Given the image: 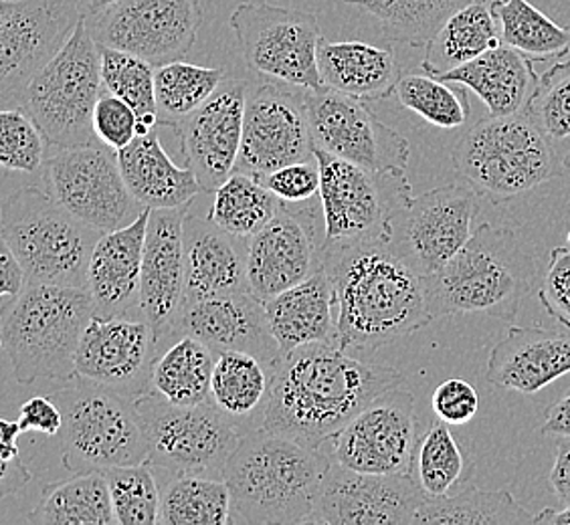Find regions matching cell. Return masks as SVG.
Masks as SVG:
<instances>
[{"mask_svg":"<svg viewBox=\"0 0 570 525\" xmlns=\"http://www.w3.org/2000/svg\"><path fill=\"white\" fill-rule=\"evenodd\" d=\"M391 366L358 360L336 341H316L282 354L272 366L264 427L320 449L364 406L401 386Z\"/></svg>","mask_w":570,"mask_h":525,"instance_id":"obj_1","label":"cell"},{"mask_svg":"<svg viewBox=\"0 0 570 525\" xmlns=\"http://www.w3.org/2000/svg\"><path fill=\"white\" fill-rule=\"evenodd\" d=\"M336 291V338L348 354H373L433 321L425 279L384 242L326 247Z\"/></svg>","mask_w":570,"mask_h":525,"instance_id":"obj_2","label":"cell"},{"mask_svg":"<svg viewBox=\"0 0 570 525\" xmlns=\"http://www.w3.org/2000/svg\"><path fill=\"white\" fill-rule=\"evenodd\" d=\"M330 467L322 449L265 427L242 437L223 479L229 487V525L307 524Z\"/></svg>","mask_w":570,"mask_h":525,"instance_id":"obj_3","label":"cell"},{"mask_svg":"<svg viewBox=\"0 0 570 525\" xmlns=\"http://www.w3.org/2000/svg\"><path fill=\"white\" fill-rule=\"evenodd\" d=\"M537 257L512 229L482 222L438 274L423 277L433 319L488 316L514 319L540 284Z\"/></svg>","mask_w":570,"mask_h":525,"instance_id":"obj_4","label":"cell"},{"mask_svg":"<svg viewBox=\"0 0 570 525\" xmlns=\"http://www.w3.org/2000/svg\"><path fill=\"white\" fill-rule=\"evenodd\" d=\"M96 316L88 287L27 285L2 309L0 339L22 386L76 378L79 344Z\"/></svg>","mask_w":570,"mask_h":525,"instance_id":"obj_5","label":"cell"},{"mask_svg":"<svg viewBox=\"0 0 570 525\" xmlns=\"http://www.w3.org/2000/svg\"><path fill=\"white\" fill-rule=\"evenodd\" d=\"M550 142L527 111L490 116L461 136L451 160L465 185L500 205L567 170Z\"/></svg>","mask_w":570,"mask_h":525,"instance_id":"obj_6","label":"cell"},{"mask_svg":"<svg viewBox=\"0 0 570 525\" xmlns=\"http://www.w3.org/2000/svg\"><path fill=\"white\" fill-rule=\"evenodd\" d=\"M0 235L24 267L27 285L88 287L101 232L69 215L47 190L27 187L4 198Z\"/></svg>","mask_w":570,"mask_h":525,"instance_id":"obj_7","label":"cell"},{"mask_svg":"<svg viewBox=\"0 0 570 525\" xmlns=\"http://www.w3.org/2000/svg\"><path fill=\"white\" fill-rule=\"evenodd\" d=\"M98 41L89 29L88 14L56 59L35 76L19 110L41 130L57 150L94 143V111L104 91Z\"/></svg>","mask_w":570,"mask_h":525,"instance_id":"obj_8","label":"cell"},{"mask_svg":"<svg viewBox=\"0 0 570 525\" xmlns=\"http://www.w3.org/2000/svg\"><path fill=\"white\" fill-rule=\"evenodd\" d=\"M61 413V455L69 473L106 470L148 460V443L134 398L73 378L51 394Z\"/></svg>","mask_w":570,"mask_h":525,"instance_id":"obj_9","label":"cell"},{"mask_svg":"<svg viewBox=\"0 0 570 525\" xmlns=\"http://www.w3.org/2000/svg\"><path fill=\"white\" fill-rule=\"evenodd\" d=\"M326 247L391 241L393 219L413 198L406 172L373 170L316 150Z\"/></svg>","mask_w":570,"mask_h":525,"instance_id":"obj_10","label":"cell"},{"mask_svg":"<svg viewBox=\"0 0 570 525\" xmlns=\"http://www.w3.org/2000/svg\"><path fill=\"white\" fill-rule=\"evenodd\" d=\"M136 410L148 443V465L165 475L220 477L243 433L213 403L178 406L156 390L138 396Z\"/></svg>","mask_w":570,"mask_h":525,"instance_id":"obj_11","label":"cell"},{"mask_svg":"<svg viewBox=\"0 0 570 525\" xmlns=\"http://www.w3.org/2000/svg\"><path fill=\"white\" fill-rule=\"evenodd\" d=\"M229 24L255 76L314 91L324 89L318 69L324 34L316 12L243 2L230 14Z\"/></svg>","mask_w":570,"mask_h":525,"instance_id":"obj_12","label":"cell"},{"mask_svg":"<svg viewBox=\"0 0 570 525\" xmlns=\"http://www.w3.org/2000/svg\"><path fill=\"white\" fill-rule=\"evenodd\" d=\"M45 190L77 220L98 232L132 225L142 215V202L134 197L121 176L118 152L99 146L57 150L43 168Z\"/></svg>","mask_w":570,"mask_h":525,"instance_id":"obj_13","label":"cell"},{"mask_svg":"<svg viewBox=\"0 0 570 525\" xmlns=\"http://www.w3.org/2000/svg\"><path fill=\"white\" fill-rule=\"evenodd\" d=\"M88 14L83 0H2L0 2V96L19 108L35 76L56 59Z\"/></svg>","mask_w":570,"mask_h":525,"instance_id":"obj_14","label":"cell"},{"mask_svg":"<svg viewBox=\"0 0 570 525\" xmlns=\"http://www.w3.org/2000/svg\"><path fill=\"white\" fill-rule=\"evenodd\" d=\"M419 438L415 396L401 384L364 406L320 449L346 469L371 475H413Z\"/></svg>","mask_w":570,"mask_h":525,"instance_id":"obj_15","label":"cell"},{"mask_svg":"<svg viewBox=\"0 0 570 525\" xmlns=\"http://www.w3.org/2000/svg\"><path fill=\"white\" fill-rule=\"evenodd\" d=\"M480 200L465 182L411 198L393 219L389 247L421 277L438 274L472 239Z\"/></svg>","mask_w":570,"mask_h":525,"instance_id":"obj_16","label":"cell"},{"mask_svg":"<svg viewBox=\"0 0 570 525\" xmlns=\"http://www.w3.org/2000/svg\"><path fill=\"white\" fill-rule=\"evenodd\" d=\"M316 156L307 120V89L265 81L247 86L237 170L264 178L282 166Z\"/></svg>","mask_w":570,"mask_h":525,"instance_id":"obj_17","label":"cell"},{"mask_svg":"<svg viewBox=\"0 0 570 525\" xmlns=\"http://www.w3.org/2000/svg\"><path fill=\"white\" fill-rule=\"evenodd\" d=\"M322 205L279 202L272 222L247 239V279L262 301L324 269L326 235L320 232Z\"/></svg>","mask_w":570,"mask_h":525,"instance_id":"obj_18","label":"cell"},{"mask_svg":"<svg viewBox=\"0 0 570 525\" xmlns=\"http://www.w3.org/2000/svg\"><path fill=\"white\" fill-rule=\"evenodd\" d=\"M205 12L200 0H118L91 14L99 44L142 57L154 67L180 61L197 41Z\"/></svg>","mask_w":570,"mask_h":525,"instance_id":"obj_19","label":"cell"},{"mask_svg":"<svg viewBox=\"0 0 570 525\" xmlns=\"http://www.w3.org/2000/svg\"><path fill=\"white\" fill-rule=\"evenodd\" d=\"M307 120L316 150L373 170L406 172L411 146L374 116L368 101L330 88L307 89Z\"/></svg>","mask_w":570,"mask_h":525,"instance_id":"obj_20","label":"cell"},{"mask_svg":"<svg viewBox=\"0 0 570 525\" xmlns=\"http://www.w3.org/2000/svg\"><path fill=\"white\" fill-rule=\"evenodd\" d=\"M163 348L146 319L96 314L77 350L76 378L136 400L153 390L154 361Z\"/></svg>","mask_w":570,"mask_h":525,"instance_id":"obj_21","label":"cell"},{"mask_svg":"<svg viewBox=\"0 0 570 525\" xmlns=\"http://www.w3.org/2000/svg\"><path fill=\"white\" fill-rule=\"evenodd\" d=\"M425 499L413 475H371L330 460L318 504L307 524H417Z\"/></svg>","mask_w":570,"mask_h":525,"instance_id":"obj_22","label":"cell"},{"mask_svg":"<svg viewBox=\"0 0 570 525\" xmlns=\"http://www.w3.org/2000/svg\"><path fill=\"white\" fill-rule=\"evenodd\" d=\"M247 81L225 77L195 113L176 123L187 166L203 192L213 195L237 170L242 153Z\"/></svg>","mask_w":570,"mask_h":525,"instance_id":"obj_23","label":"cell"},{"mask_svg":"<svg viewBox=\"0 0 570 525\" xmlns=\"http://www.w3.org/2000/svg\"><path fill=\"white\" fill-rule=\"evenodd\" d=\"M188 207L153 208L144 242L140 316L160 344L176 339L175 326L185 306V219Z\"/></svg>","mask_w":570,"mask_h":525,"instance_id":"obj_24","label":"cell"},{"mask_svg":"<svg viewBox=\"0 0 570 525\" xmlns=\"http://www.w3.org/2000/svg\"><path fill=\"white\" fill-rule=\"evenodd\" d=\"M175 336L197 338L215 354L245 351L267 366H274L282 356L265 304L252 289L185 301Z\"/></svg>","mask_w":570,"mask_h":525,"instance_id":"obj_25","label":"cell"},{"mask_svg":"<svg viewBox=\"0 0 570 525\" xmlns=\"http://www.w3.org/2000/svg\"><path fill=\"white\" fill-rule=\"evenodd\" d=\"M144 210L132 225L104 232L94 247L88 269V289L96 301L98 316H140L144 242L150 220Z\"/></svg>","mask_w":570,"mask_h":525,"instance_id":"obj_26","label":"cell"},{"mask_svg":"<svg viewBox=\"0 0 570 525\" xmlns=\"http://www.w3.org/2000/svg\"><path fill=\"white\" fill-rule=\"evenodd\" d=\"M570 374V328L512 326L495 344L485 376L490 383L522 394H537Z\"/></svg>","mask_w":570,"mask_h":525,"instance_id":"obj_27","label":"cell"},{"mask_svg":"<svg viewBox=\"0 0 570 525\" xmlns=\"http://www.w3.org/2000/svg\"><path fill=\"white\" fill-rule=\"evenodd\" d=\"M247 239L188 212L185 219V301L247 291Z\"/></svg>","mask_w":570,"mask_h":525,"instance_id":"obj_28","label":"cell"},{"mask_svg":"<svg viewBox=\"0 0 570 525\" xmlns=\"http://www.w3.org/2000/svg\"><path fill=\"white\" fill-rule=\"evenodd\" d=\"M439 79L455 81L473 91L485 103L490 116H514L527 111L528 101L540 81L534 61L504 43L495 44L483 56Z\"/></svg>","mask_w":570,"mask_h":525,"instance_id":"obj_29","label":"cell"},{"mask_svg":"<svg viewBox=\"0 0 570 525\" xmlns=\"http://www.w3.org/2000/svg\"><path fill=\"white\" fill-rule=\"evenodd\" d=\"M265 309L282 354L336 338V291L326 269L272 297Z\"/></svg>","mask_w":570,"mask_h":525,"instance_id":"obj_30","label":"cell"},{"mask_svg":"<svg viewBox=\"0 0 570 525\" xmlns=\"http://www.w3.org/2000/svg\"><path fill=\"white\" fill-rule=\"evenodd\" d=\"M318 69L324 88L364 101L389 98L403 77L391 47H376L366 41L322 39Z\"/></svg>","mask_w":570,"mask_h":525,"instance_id":"obj_31","label":"cell"},{"mask_svg":"<svg viewBox=\"0 0 570 525\" xmlns=\"http://www.w3.org/2000/svg\"><path fill=\"white\" fill-rule=\"evenodd\" d=\"M160 126L138 136L118 152L121 176L134 197L148 208H178L203 192L188 166H176L160 142Z\"/></svg>","mask_w":570,"mask_h":525,"instance_id":"obj_32","label":"cell"},{"mask_svg":"<svg viewBox=\"0 0 570 525\" xmlns=\"http://www.w3.org/2000/svg\"><path fill=\"white\" fill-rule=\"evenodd\" d=\"M272 393V366L245 351L217 354L210 403L229 418L243 435L264 427L265 408Z\"/></svg>","mask_w":570,"mask_h":525,"instance_id":"obj_33","label":"cell"},{"mask_svg":"<svg viewBox=\"0 0 570 525\" xmlns=\"http://www.w3.org/2000/svg\"><path fill=\"white\" fill-rule=\"evenodd\" d=\"M500 43L502 39L494 12L485 0H475L453 12L438 33L431 37L425 44L421 69L429 76L441 77Z\"/></svg>","mask_w":570,"mask_h":525,"instance_id":"obj_34","label":"cell"},{"mask_svg":"<svg viewBox=\"0 0 570 525\" xmlns=\"http://www.w3.org/2000/svg\"><path fill=\"white\" fill-rule=\"evenodd\" d=\"M37 525H118L110 485L101 470L73 473L63 482L45 485L41 502L29 514Z\"/></svg>","mask_w":570,"mask_h":525,"instance_id":"obj_35","label":"cell"},{"mask_svg":"<svg viewBox=\"0 0 570 525\" xmlns=\"http://www.w3.org/2000/svg\"><path fill=\"white\" fill-rule=\"evenodd\" d=\"M217 354L190 336L176 338L154 361L153 390L168 403L197 406L210 400Z\"/></svg>","mask_w":570,"mask_h":525,"instance_id":"obj_36","label":"cell"},{"mask_svg":"<svg viewBox=\"0 0 570 525\" xmlns=\"http://www.w3.org/2000/svg\"><path fill=\"white\" fill-rule=\"evenodd\" d=\"M450 427L435 420L419 438L413 479L429 499H445L468 489L475 469Z\"/></svg>","mask_w":570,"mask_h":525,"instance_id":"obj_37","label":"cell"},{"mask_svg":"<svg viewBox=\"0 0 570 525\" xmlns=\"http://www.w3.org/2000/svg\"><path fill=\"white\" fill-rule=\"evenodd\" d=\"M490 9L500 27V39L508 47L532 61L569 56L570 27L552 21L528 0H492Z\"/></svg>","mask_w":570,"mask_h":525,"instance_id":"obj_38","label":"cell"},{"mask_svg":"<svg viewBox=\"0 0 570 525\" xmlns=\"http://www.w3.org/2000/svg\"><path fill=\"white\" fill-rule=\"evenodd\" d=\"M381 22L384 37L409 47H425L453 12L475 0H344Z\"/></svg>","mask_w":570,"mask_h":525,"instance_id":"obj_39","label":"cell"},{"mask_svg":"<svg viewBox=\"0 0 570 525\" xmlns=\"http://www.w3.org/2000/svg\"><path fill=\"white\" fill-rule=\"evenodd\" d=\"M160 489V524H229L230 497L225 479L207 475H166Z\"/></svg>","mask_w":570,"mask_h":525,"instance_id":"obj_40","label":"cell"},{"mask_svg":"<svg viewBox=\"0 0 570 525\" xmlns=\"http://www.w3.org/2000/svg\"><path fill=\"white\" fill-rule=\"evenodd\" d=\"M279 202L282 200L272 195L259 178L235 170L213 192L209 219L230 235L249 239L272 222Z\"/></svg>","mask_w":570,"mask_h":525,"instance_id":"obj_41","label":"cell"},{"mask_svg":"<svg viewBox=\"0 0 570 525\" xmlns=\"http://www.w3.org/2000/svg\"><path fill=\"white\" fill-rule=\"evenodd\" d=\"M417 524L505 525L534 524V515L505 489L482 492L468 487L445 499H425L417 514Z\"/></svg>","mask_w":570,"mask_h":525,"instance_id":"obj_42","label":"cell"},{"mask_svg":"<svg viewBox=\"0 0 570 525\" xmlns=\"http://www.w3.org/2000/svg\"><path fill=\"white\" fill-rule=\"evenodd\" d=\"M104 89L124 99L138 113V136L160 126L156 103V67L142 57L99 44Z\"/></svg>","mask_w":570,"mask_h":525,"instance_id":"obj_43","label":"cell"},{"mask_svg":"<svg viewBox=\"0 0 570 525\" xmlns=\"http://www.w3.org/2000/svg\"><path fill=\"white\" fill-rule=\"evenodd\" d=\"M225 69L173 61L156 67V103L160 126L175 128L219 89Z\"/></svg>","mask_w":570,"mask_h":525,"instance_id":"obj_44","label":"cell"},{"mask_svg":"<svg viewBox=\"0 0 570 525\" xmlns=\"http://www.w3.org/2000/svg\"><path fill=\"white\" fill-rule=\"evenodd\" d=\"M396 98L431 126L455 130L470 120L468 88L429 73H409L396 83Z\"/></svg>","mask_w":570,"mask_h":525,"instance_id":"obj_45","label":"cell"},{"mask_svg":"<svg viewBox=\"0 0 570 525\" xmlns=\"http://www.w3.org/2000/svg\"><path fill=\"white\" fill-rule=\"evenodd\" d=\"M110 485L118 525L160 524L163 489L148 463L101 470Z\"/></svg>","mask_w":570,"mask_h":525,"instance_id":"obj_46","label":"cell"},{"mask_svg":"<svg viewBox=\"0 0 570 525\" xmlns=\"http://www.w3.org/2000/svg\"><path fill=\"white\" fill-rule=\"evenodd\" d=\"M43 133L24 111L19 108H4L0 111V162L7 170L35 175L43 172Z\"/></svg>","mask_w":570,"mask_h":525,"instance_id":"obj_47","label":"cell"},{"mask_svg":"<svg viewBox=\"0 0 570 525\" xmlns=\"http://www.w3.org/2000/svg\"><path fill=\"white\" fill-rule=\"evenodd\" d=\"M527 113L550 140L570 138V61L550 67L528 101Z\"/></svg>","mask_w":570,"mask_h":525,"instance_id":"obj_48","label":"cell"},{"mask_svg":"<svg viewBox=\"0 0 570 525\" xmlns=\"http://www.w3.org/2000/svg\"><path fill=\"white\" fill-rule=\"evenodd\" d=\"M94 131L99 142L120 152L138 138V113L124 99L104 89L94 111Z\"/></svg>","mask_w":570,"mask_h":525,"instance_id":"obj_49","label":"cell"},{"mask_svg":"<svg viewBox=\"0 0 570 525\" xmlns=\"http://www.w3.org/2000/svg\"><path fill=\"white\" fill-rule=\"evenodd\" d=\"M537 291L538 301L550 318L570 328V247H557L550 251Z\"/></svg>","mask_w":570,"mask_h":525,"instance_id":"obj_50","label":"cell"},{"mask_svg":"<svg viewBox=\"0 0 570 525\" xmlns=\"http://www.w3.org/2000/svg\"><path fill=\"white\" fill-rule=\"evenodd\" d=\"M264 187L279 198L282 202H307L314 200L320 195V166L316 156L304 160V162H294V165L282 166L274 172L262 178Z\"/></svg>","mask_w":570,"mask_h":525,"instance_id":"obj_51","label":"cell"},{"mask_svg":"<svg viewBox=\"0 0 570 525\" xmlns=\"http://www.w3.org/2000/svg\"><path fill=\"white\" fill-rule=\"evenodd\" d=\"M431 406L439 420L451 427L468 425L480 410V396L473 384L463 378H450L439 384L431 396Z\"/></svg>","mask_w":570,"mask_h":525,"instance_id":"obj_52","label":"cell"},{"mask_svg":"<svg viewBox=\"0 0 570 525\" xmlns=\"http://www.w3.org/2000/svg\"><path fill=\"white\" fill-rule=\"evenodd\" d=\"M19 427L22 433H43L47 437H56L63 428V413L51 396H33L21 406Z\"/></svg>","mask_w":570,"mask_h":525,"instance_id":"obj_53","label":"cell"},{"mask_svg":"<svg viewBox=\"0 0 570 525\" xmlns=\"http://www.w3.org/2000/svg\"><path fill=\"white\" fill-rule=\"evenodd\" d=\"M27 289V274L17 255L2 242L0 247V296L4 304H11Z\"/></svg>","mask_w":570,"mask_h":525,"instance_id":"obj_54","label":"cell"},{"mask_svg":"<svg viewBox=\"0 0 570 525\" xmlns=\"http://www.w3.org/2000/svg\"><path fill=\"white\" fill-rule=\"evenodd\" d=\"M557 455L550 470V487L562 505H570V438H557Z\"/></svg>","mask_w":570,"mask_h":525,"instance_id":"obj_55","label":"cell"},{"mask_svg":"<svg viewBox=\"0 0 570 525\" xmlns=\"http://www.w3.org/2000/svg\"><path fill=\"white\" fill-rule=\"evenodd\" d=\"M540 435L552 438H570V388L557 403L547 408Z\"/></svg>","mask_w":570,"mask_h":525,"instance_id":"obj_56","label":"cell"},{"mask_svg":"<svg viewBox=\"0 0 570 525\" xmlns=\"http://www.w3.org/2000/svg\"><path fill=\"white\" fill-rule=\"evenodd\" d=\"M31 477L33 475H31V470L24 467L21 457L2 463V495L7 497V495L19 492Z\"/></svg>","mask_w":570,"mask_h":525,"instance_id":"obj_57","label":"cell"},{"mask_svg":"<svg viewBox=\"0 0 570 525\" xmlns=\"http://www.w3.org/2000/svg\"><path fill=\"white\" fill-rule=\"evenodd\" d=\"M534 524L570 525V505H562L560 509H542L540 514L534 515Z\"/></svg>","mask_w":570,"mask_h":525,"instance_id":"obj_58","label":"cell"},{"mask_svg":"<svg viewBox=\"0 0 570 525\" xmlns=\"http://www.w3.org/2000/svg\"><path fill=\"white\" fill-rule=\"evenodd\" d=\"M114 2H118V0H83L88 17H91V14H98V12L104 11V9H108V7H111Z\"/></svg>","mask_w":570,"mask_h":525,"instance_id":"obj_59","label":"cell"},{"mask_svg":"<svg viewBox=\"0 0 570 525\" xmlns=\"http://www.w3.org/2000/svg\"><path fill=\"white\" fill-rule=\"evenodd\" d=\"M562 162H564V168H567V170H570V150L569 152H567V156L562 158Z\"/></svg>","mask_w":570,"mask_h":525,"instance_id":"obj_60","label":"cell"}]
</instances>
